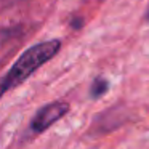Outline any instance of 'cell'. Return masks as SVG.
I'll return each mask as SVG.
<instances>
[{"label":"cell","mask_w":149,"mask_h":149,"mask_svg":"<svg viewBox=\"0 0 149 149\" xmlns=\"http://www.w3.org/2000/svg\"><path fill=\"white\" fill-rule=\"evenodd\" d=\"M59 48H61L59 40H47V42L37 43L27 48L13 63V66L0 77V98L8 90L16 88L24 80H27L37 69L48 63L59 52Z\"/></svg>","instance_id":"cell-1"},{"label":"cell","mask_w":149,"mask_h":149,"mask_svg":"<svg viewBox=\"0 0 149 149\" xmlns=\"http://www.w3.org/2000/svg\"><path fill=\"white\" fill-rule=\"evenodd\" d=\"M69 111V104L64 101H53L45 104L36 112L34 119L31 120V130L34 133H42L47 128L56 123L66 112Z\"/></svg>","instance_id":"cell-2"},{"label":"cell","mask_w":149,"mask_h":149,"mask_svg":"<svg viewBox=\"0 0 149 149\" xmlns=\"http://www.w3.org/2000/svg\"><path fill=\"white\" fill-rule=\"evenodd\" d=\"M107 88H109V82H107L106 79H103V77L95 79L91 87H90V96L91 98H101L106 93Z\"/></svg>","instance_id":"cell-3"},{"label":"cell","mask_w":149,"mask_h":149,"mask_svg":"<svg viewBox=\"0 0 149 149\" xmlns=\"http://www.w3.org/2000/svg\"><path fill=\"white\" fill-rule=\"evenodd\" d=\"M19 2H23V0H0V11L8 7H13V5L19 3Z\"/></svg>","instance_id":"cell-4"},{"label":"cell","mask_w":149,"mask_h":149,"mask_svg":"<svg viewBox=\"0 0 149 149\" xmlns=\"http://www.w3.org/2000/svg\"><path fill=\"white\" fill-rule=\"evenodd\" d=\"M146 19H149V10L146 11Z\"/></svg>","instance_id":"cell-5"}]
</instances>
